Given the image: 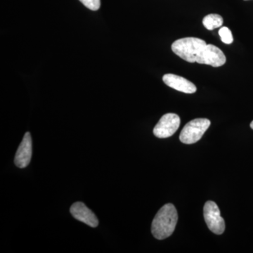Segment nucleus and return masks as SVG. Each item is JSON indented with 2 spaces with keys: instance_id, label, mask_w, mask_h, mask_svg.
I'll list each match as a JSON object with an SVG mask.
<instances>
[{
  "instance_id": "1a4fd4ad",
  "label": "nucleus",
  "mask_w": 253,
  "mask_h": 253,
  "mask_svg": "<svg viewBox=\"0 0 253 253\" xmlns=\"http://www.w3.org/2000/svg\"><path fill=\"white\" fill-rule=\"evenodd\" d=\"M224 23V20L220 15L211 14L205 16L203 20V23L205 28H207L209 31L215 29V28L221 27Z\"/></svg>"
},
{
  "instance_id": "20e7f679",
  "label": "nucleus",
  "mask_w": 253,
  "mask_h": 253,
  "mask_svg": "<svg viewBox=\"0 0 253 253\" xmlns=\"http://www.w3.org/2000/svg\"><path fill=\"white\" fill-rule=\"evenodd\" d=\"M204 214L205 221L210 230L217 235H221L224 233L225 222L215 203L211 201L206 202L204 206Z\"/></svg>"
},
{
  "instance_id": "6e6552de",
  "label": "nucleus",
  "mask_w": 253,
  "mask_h": 253,
  "mask_svg": "<svg viewBox=\"0 0 253 253\" xmlns=\"http://www.w3.org/2000/svg\"><path fill=\"white\" fill-rule=\"evenodd\" d=\"M163 81L165 84L176 90L186 93L194 94L197 90L196 85L186 78L174 74H166L163 76Z\"/></svg>"
},
{
  "instance_id": "ddd939ff",
  "label": "nucleus",
  "mask_w": 253,
  "mask_h": 253,
  "mask_svg": "<svg viewBox=\"0 0 253 253\" xmlns=\"http://www.w3.org/2000/svg\"><path fill=\"white\" fill-rule=\"evenodd\" d=\"M244 1H249V0H244Z\"/></svg>"
},
{
  "instance_id": "f257e3e1",
  "label": "nucleus",
  "mask_w": 253,
  "mask_h": 253,
  "mask_svg": "<svg viewBox=\"0 0 253 253\" xmlns=\"http://www.w3.org/2000/svg\"><path fill=\"white\" fill-rule=\"evenodd\" d=\"M174 54L189 63L197 62L212 67H219L226 63L225 55L217 46L207 44L197 38H185L174 41L172 44Z\"/></svg>"
},
{
  "instance_id": "39448f33",
  "label": "nucleus",
  "mask_w": 253,
  "mask_h": 253,
  "mask_svg": "<svg viewBox=\"0 0 253 253\" xmlns=\"http://www.w3.org/2000/svg\"><path fill=\"white\" fill-rule=\"evenodd\" d=\"M180 126V118L175 113H167L160 119L155 126L154 135L158 138L164 139L172 136Z\"/></svg>"
},
{
  "instance_id": "9d476101",
  "label": "nucleus",
  "mask_w": 253,
  "mask_h": 253,
  "mask_svg": "<svg viewBox=\"0 0 253 253\" xmlns=\"http://www.w3.org/2000/svg\"><path fill=\"white\" fill-rule=\"evenodd\" d=\"M219 35L220 36L221 41L226 44H230L234 41L232 33L228 28H221L219 31Z\"/></svg>"
},
{
  "instance_id": "f8f14e48",
  "label": "nucleus",
  "mask_w": 253,
  "mask_h": 253,
  "mask_svg": "<svg viewBox=\"0 0 253 253\" xmlns=\"http://www.w3.org/2000/svg\"><path fill=\"white\" fill-rule=\"evenodd\" d=\"M251 127L253 129V121H252V123H251Z\"/></svg>"
},
{
  "instance_id": "f03ea898",
  "label": "nucleus",
  "mask_w": 253,
  "mask_h": 253,
  "mask_svg": "<svg viewBox=\"0 0 253 253\" xmlns=\"http://www.w3.org/2000/svg\"><path fill=\"white\" fill-rule=\"evenodd\" d=\"M178 221L176 208L172 204L165 205L155 216L151 225L153 236L158 240L166 239L172 235Z\"/></svg>"
},
{
  "instance_id": "423d86ee",
  "label": "nucleus",
  "mask_w": 253,
  "mask_h": 253,
  "mask_svg": "<svg viewBox=\"0 0 253 253\" xmlns=\"http://www.w3.org/2000/svg\"><path fill=\"white\" fill-rule=\"evenodd\" d=\"M70 211L73 217L91 227H96L99 224V220L94 213L83 203H75L71 206Z\"/></svg>"
},
{
  "instance_id": "9b49d317",
  "label": "nucleus",
  "mask_w": 253,
  "mask_h": 253,
  "mask_svg": "<svg viewBox=\"0 0 253 253\" xmlns=\"http://www.w3.org/2000/svg\"><path fill=\"white\" fill-rule=\"evenodd\" d=\"M88 9L92 11H97L101 6L100 0H80Z\"/></svg>"
},
{
  "instance_id": "0eeeda50",
  "label": "nucleus",
  "mask_w": 253,
  "mask_h": 253,
  "mask_svg": "<svg viewBox=\"0 0 253 253\" xmlns=\"http://www.w3.org/2000/svg\"><path fill=\"white\" fill-rule=\"evenodd\" d=\"M32 158V138L29 132H26L18 146L15 156L14 162L18 168L27 167Z\"/></svg>"
},
{
  "instance_id": "7ed1b4c3",
  "label": "nucleus",
  "mask_w": 253,
  "mask_h": 253,
  "mask_svg": "<svg viewBox=\"0 0 253 253\" xmlns=\"http://www.w3.org/2000/svg\"><path fill=\"white\" fill-rule=\"evenodd\" d=\"M210 126L211 121L206 118L193 120L184 126L179 135V139L184 144H195L202 138Z\"/></svg>"
}]
</instances>
